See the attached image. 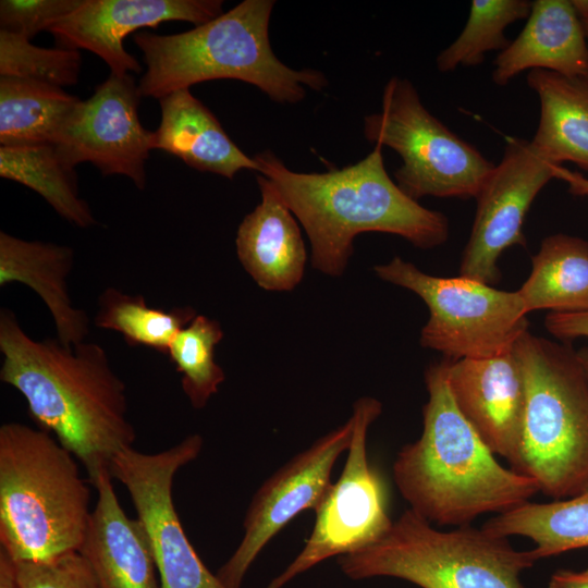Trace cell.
Returning <instances> with one entry per match:
<instances>
[{
	"instance_id": "1",
	"label": "cell",
	"mask_w": 588,
	"mask_h": 588,
	"mask_svg": "<svg viewBox=\"0 0 588 588\" xmlns=\"http://www.w3.org/2000/svg\"><path fill=\"white\" fill-rule=\"evenodd\" d=\"M0 352V380L23 395L29 417L77 458L94 487L136 439L125 383L105 348L86 341L68 347L57 338L34 340L12 310L1 308Z\"/></svg>"
},
{
	"instance_id": "2",
	"label": "cell",
	"mask_w": 588,
	"mask_h": 588,
	"mask_svg": "<svg viewBox=\"0 0 588 588\" xmlns=\"http://www.w3.org/2000/svg\"><path fill=\"white\" fill-rule=\"evenodd\" d=\"M253 158L302 223L311 244V265L324 274H343L360 233L395 234L422 249L448 240L446 217L425 208L391 180L380 145L357 163L324 173L292 171L269 150Z\"/></svg>"
},
{
	"instance_id": "3",
	"label": "cell",
	"mask_w": 588,
	"mask_h": 588,
	"mask_svg": "<svg viewBox=\"0 0 588 588\" xmlns=\"http://www.w3.org/2000/svg\"><path fill=\"white\" fill-rule=\"evenodd\" d=\"M425 383L422 432L393 463L394 482L412 511L430 524L465 526L540 491L531 477L503 467L464 418L450 391L445 359L428 366Z\"/></svg>"
},
{
	"instance_id": "4",
	"label": "cell",
	"mask_w": 588,
	"mask_h": 588,
	"mask_svg": "<svg viewBox=\"0 0 588 588\" xmlns=\"http://www.w3.org/2000/svg\"><path fill=\"white\" fill-rule=\"evenodd\" d=\"M273 0H244L194 28L173 35L137 32L146 71L138 82L142 97H162L212 79L230 78L258 87L273 101L295 103L305 86L321 90L328 82L316 70H293L273 53L269 21Z\"/></svg>"
},
{
	"instance_id": "5",
	"label": "cell",
	"mask_w": 588,
	"mask_h": 588,
	"mask_svg": "<svg viewBox=\"0 0 588 588\" xmlns=\"http://www.w3.org/2000/svg\"><path fill=\"white\" fill-rule=\"evenodd\" d=\"M78 463L40 428L1 425L0 549L15 562H48L79 550L93 509Z\"/></svg>"
},
{
	"instance_id": "6",
	"label": "cell",
	"mask_w": 588,
	"mask_h": 588,
	"mask_svg": "<svg viewBox=\"0 0 588 588\" xmlns=\"http://www.w3.org/2000/svg\"><path fill=\"white\" fill-rule=\"evenodd\" d=\"M526 385L516 471L541 492L571 498L588 488V380L566 343L525 332L514 346Z\"/></svg>"
},
{
	"instance_id": "7",
	"label": "cell",
	"mask_w": 588,
	"mask_h": 588,
	"mask_svg": "<svg viewBox=\"0 0 588 588\" xmlns=\"http://www.w3.org/2000/svg\"><path fill=\"white\" fill-rule=\"evenodd\" d=\"M536 561L507 537L469 525L437 530L411 509L373 543L338 559L352 579L395 577L420 588H524L519 575Z\"/></svg>"
},
{
	"instance_id": "8",
	"label": "cell",
	"mask_w": 588,
	"mask_h": 588,
	"mask_svg": "<svg viewBox=\"0 0 588 588\" xmlns=\"http://www.w3.org/2000/svg\"><path fill=\"white\" fill-rule=\"evenodd\" d=\"M381 111L364 118V135L402 158L396 184L411 198L476 197L495 164L422 105L414 85L392 77Z\"/></svg>"
},
{
	"instance_id": "9",
	"label": "cell",
	"mask_w": 588,
	"mask_h": 588,
	"mask_svg": "<svg viewBox=\"0 0 588 588\" xmlns=\"http://www.w3.org/2000/svg\"><path fill=\"white\" fill-rule=\"evenodd\" d=\"M376 274L418 295L430 317L420 333L422 347L449 359L497 356L514 348L528 331L517 293L464 275L436 277L400 257L373 267Z\"/></svg>"
},
{
	"instance_id": "10",
	"label": "cell",
	"mask_w": 588,
	"mask_h": 588,
	"mask_svg": "<svg viewBox=\"0 0 588 588\" xmlns=\"http://www.w3.org/2000/svg\"><path fill=\"white\" fill-rule=\"evenodd\" d=\"M381 411L375 397L355 402L353 434L342 473L315 511V525L303 549L267 588H283L324 560L363 549L391 526L385 485L367 455L368 429Z\"/></svg>"
},
{
	"instance_id": "11",
	"label": "cell",
	"mask_w": 588,
	"mask_h": 588,
	"mask_svg": "<svg viewBox=\"0 0 588 588\" xmlns=\"http://www.w3.org/2000/svg\"><path fill=\"white\" fill-rule=\"evenodd\" d=\"M203 444L193 433L156 453L124 449L111 464L110 474L127 490L147 536L161 588H226L192 546L173 502L175 474L197 458Z\"/></svg>"
},
{
	"instance_id": "12",
	"label": "cell",
	"mask_w": 588,
	"mask_h": 588,
	"mask_svg": "<svg viewBox=\"0 0 588 588\" xmlns=\"http://www.w3.org/2000/svg\"><path fill=\"white\" fill-rule=\"evenodd\" d=\"M353 420L317 439L274 471L254 494L245 514L240 544L216 573L226 588H241L266 544L296 515L316 511L331 482L336 460L346 452Z\"/></svg>"
},
{
	"instance_id": "13",
	"label": "cell",
	"mask_w": 588,
	"mask_h": 588,
	"mask_svg": "<svg viewBox=\"0 0 588 588\" xmlns=\"http://www.w3.org/2000/svg\"><path fill=\"white\" fill-rule=\"evenodd\" d=\"M501 161L477 194L471 233L462 255L460 274L489 285L500 280L498 260L513 245L526 244V215L553 177V163L530 140L505 137Z\"/></svg>"
},
{
	"instance_id": "14",
	"label": "cell",
	"mask_w": 588,
	"mask_h": 588,
	"mask_svg": "<svg viewBox=\"0 0 588 588\" xmlns=\"http://www.w3.org/2000/svg\"><path fill=\"white\" fill-rule=\"evenodd\" d=\"M140 97L131 74L110 73L60 133L54 146L63 161L72 168L89 162L103 175H124L144 189L154 132L139 121Z\"/></svg>"
},
{
	"instance_id": "15",
	"label": "cell",
	"mask_w": 588,
	"mask_h": 588,
	"mask_svg": "<svg viewBox=\"0 0 588 588\" xmlns=\"http://www.w3.org/2000/svg\"><path fill=\"white\" fill-rule=\"evenodd\" d=\"M222 4L221 0H82L48 32L60 47L95 53L112 74L139 73V62L123 45L128 34L170 21L198 26L219 16Z\"/></svg>"
},
{
	"instance_id": "16",
	"label": "cell",
	"mask_w": 588,
	"mask_h": 588,
	"mask_svg": "<svg viewBox=\"0 0 588 588\" xmlns=\"http://www.w3.org/2000/svg\"><path fill=\"white\" fill-rule=\"evenodd\" d=\"M515 346V345H514ZM456 407L493 453L517 470L526 411V385L515 350L483 358H445Z\"/></svg>"
},
{
	"instance_id": "17",
	"label": "cell",
	"mask_w": 588,
	"mask_h": 588,
	"mask_svg": "<svg viewBox=\"0 0 588 588\" xmlns=\"http://www.w3.org/2000/svg\"><path fill=\"white\" fill-rule=\"evenodd\" d=\"M112 479L105 473L94 485L97 501L78 552L100 588H161L144 528L123 511Z\"/></svg>"
},
{
	"instance_id": "18",
	"label": "cell",
	"mask_w": 588,
	"mask_h": 588,
	"mask_svg": "<svg viewBox=\"0 0 588 588\" xmlns=\"http://www.w3.org/2000/svg\"><path fill=\"white\" fill-rule=\"evenodd\" d=\"M526 70L588 75L587 38L573 1H532L524 28L494 60L492 81L503 86Z\"/></svg>"
},
{
	"instance_id": "19",
	"label": "cell",
	"mask_w": 588,
	"mask_h": 588,
	"mask_svg": "<svg viewBox=\"0 0 588 588\" xmlns=\"http://www.w3.org/2000/svg\"><path fill=\"white\" fill-rule=\"evenodd\" d=\"M261 201L237 229L236 253L253 280L267 291H292L302 281L307 254L301 230L279 191L257 176Z\"/></svg>"
},
{
	"instance_id": "20",
	"label": "cell",
	"mask_w": 588,
	"mask_h": 588,
	"mask_svg": "<svg viewBox=\"0 0 588 588\" xmlns=\"http://www.w3.org/2000/svg\"><path fill=\"white\" fill-rule=\"evenodd\" d=\"M74 266L70 246L27 241L0 232V286L19 282L34 290L50 311L57 339L71 347L89 333L87 314L73 306L68 278Z\"/></svg>"
},
{
	"instance_id": "21",
	"label": "cell",
	"mask_w": 588,
	"mask_h": 588,
	"mask_svg": "<svg viewBox=\"0 0 588 588\" xmlns=\"http://www.w3.org/2000/svg\"><path fill=\"white\" fill-rule=\"evenodd\" d=\"M160 124L154 131L152 148L180 158L201 172L232 180L242 170L258 171L254 158L229 137L216 115L189 89L159 99Z\"/></svg>"
},
{
	"instance_id": "22",
	"label": "cell",
	"mask_w": 588,
	"mask_h": 588,
	"mask_svg": "<svg viewBox=\"0 0 588 588\" xmlns=\"http://www.w3.org/2000/svg\"><path fill=\"white\" fill-rule=\"evenodd\" d=\"M527 84L540 101L532 146L553 164L568 161L588 171V82L531 70Z\"/></svg>"
},
{
	"instance_id": "23",
	"label": "cell",
	"mask_w": 588,
	"mask_h": 588,
	"mask_svg": "<svg viewBox=\"0 0 588 588\" xmlns=\"http://www.w3.org/2000/svg\"><path fill=\"white\" fill-rule=\"evenodd\" d=\"M517 293L526 314L588 311V242L563 233L546 237Z\"/></svg>"
},
{
	"instance_id": "24",
	"label": "cell",
	"mask_w": 588,
	"mask_h": 588,
	"mask_svg": "<svg viewBox=\"0 0 588 588\" xmlns=\"http://www.w3.org/2000/svg\"><path fill=\"white\" fill-rule=\"evenodd\" d=\"M79 101L54 85L0 77V146L54 145Z\"/></svg>"
},
{
	"instance_id": "25",
	"label": "cell",
	"mask_w": 588,
	"mask_h": 588,
	"mask_svg": "<svg viewBox=\"0 0 588 588\" xmlns=\"http://www.w3.org/2000/svg\"><path fill=\"white\" fill-rule=\"evenodd\" d=\"M482 528L491 534L530 538L537 560L588 547V488L550 503L526 502L490 518Z\"/></svg>"
},
{
	"instance_id": "26",
	"label": "cell",
	"mask_w": 588,
	"mask_h": 588,
	"mask_svg": "<svg viewBox=\"0 0 588 588\" xmlns=\"http://www.w3.org/2000/svg\"><path fill=\"white\" fill-rule=\"evenodd\" d=\"M0 175L35 191L69 223L82 229L97 224L78 194L75 168L54 145L0 146Z\"/></svg>"
},
{
	"instance_id": "27",
	"label": "cell",
	"mask_w": 588,
	"mask_h": 588,
	"mask_svg": "<svg viewBox=\"0 0 588 588\" xmlns=\"http://www.w3.org/2000/svg\"><path fill=\"white\" fill-rule=\"evenodd\" d=\"M196 316V310L189 306L150 307L143 295L107 287L99 295L94 323L119 332L130 346H144L168 355L176 334Z\"/></svg>"
},
{
	"instance_id": "28",
	"label": "cell",
	"mask_w": 588,
	"mask_h": 588,
	"mask_svg": "<svg viewBox=\"0 0 588 588\" xmlns=\"http://www.w3.org/2000/svg\"><path fill=\"white\" fill-rule=\"evenodd\" d=\"M531 4L528 0H473L463 30L437 58L439 71L480 65L486 53L504 50L511 42L504 35L506 27L527 19Z\"/></svg>"
},
{
	"instance_id": "29",
	"label": "cell",
	"mask_w": 588,
	"mask_h": 588,
	"mask_svg": "<svg viewBox=\"0 0 588 588\" xmlns=\"http://www.w3.org/2000/svg\"><path fill=\"white\" fill-rule=\"evenodd\" d=\"M223 339L220 323L198 315L174 338L168 356L181 373L184 394L196 409L204 408L225 380L215 359V350Z\"/></svg>"
},
{
	"instance_id": "30",
	"label": "cell",
	"mask_w": 588,
	"mask_h": 588,
	"mask_svg": "<svg viewBox=\"0 0 588 588\" xmlns=\"http://www.w3.org/2000/svg\"><path fill=\"white\" fill-rule=\"evenodd\" d=\"M82 58L70 48H42L0 29V76L66 87L78 81Z\"/></svg>"
},
{
	"instance_id": "31",
	"label": "cell",
	"mask_w": 588,
	"mask_h": 588,
	"mask_svg": "<svg viewBox=\"0 0 588 588\" xmlns=\"http://www.w3.org/2000/svg\"><path fill=\"white\" fill-rule=\"evenodd\" d=\"M15 568L21 588H100L91 566L78 551L48 562H15Z\"/></svg>"
},
{
	"instance_id": "32",
	"label": "cell",
	"mask_w": 588,
	"mask_h": 588,
	"mask_svg": "<svg viewBox=\"0 0 588 588\" xmlns=\"http://www.w3.org/2000/svg\"><path fill=\"white\" fill-rule=\"evenodd\" d=\"M82 0H1V29L32 39L75 10Z\"/></svg>"
},
{
	"instance_id": "33",
	"label": "cell",
	"mask_w": 588,
	"mask_h": 588,
	"mask_svg": "<svg viewBox=\"0 0 588 588\" xmlns=\"http://www.w3.org/2000/svg\"><path fill=\"white\" fill-rule=\"evenodd\" d=\"M544 326L548 332L564 342L588 338V311L549 313Z\"/></svg>"
},
{
	"instance_id": "34",
	"label": "cell",
	"mask_w": 588,
	"mask_h": 588,
	"mask_svg": "<svg viewBox=\"0 0 588 588\" xmlns=\"http://www.w3.org/2000/svg\"><path fill=\"white\" fill-rule=\"evenodd\" d=\"M553 177L565 182L568 191L575 196H588V179L579 172L572 171L562 164L553 166Z\"/></svg>"
},
{
	"instance_id": "35",
	"label": "cell",
	"mask_w": 588,
	"mask_h": 588,
	"mask_svg": "<svg viewBox=\"0 0 588 588\" xmlns=\"http://www.w3.org/2000/svg\"><path fill=\"white\" fill-rule=\"evenodd\" d=\"M549 588H588V569L558 571L551 576Z\"/></svg>"
},
{
	"instance_id": "36",
	"label": "cell",
	"mask_w": 588,
	"mask_h": 588,
	"mask_svg": "<svg viewBox=\"0 0 588 588\" xmlns=\"http://www.w3.org/2000/svg\"><path fill=\"white\" fill-rule=\"evenodd\" d=\"M0 588H21L14 560L0 549Z\"/></svg>"
},
{
	"instance_id": "37",
	"label": "cell",
	"mask_w": 588,
	"mask_h": 588,
	"mask_svg": "<svg viewBox=\"0 0 588 588\" xmlns=\"http://www.w3.org/2000/svg\"><path fill=\"white\" fill-rule=\"evenodd\" d=\"M581 20L588 44V0H572Z\"/></svg>"
},
{
	"instance_id": "38",
	"label": "cell",
	"mask_w": 588,
	"mask_h": 588,
	"mask_svg": "<svg viewBox=\"0 0 588 588\" xmlns=\"http://www.w3.org/2000/svg\"><path fill=\"white\" fill-rule=\"evenodd\" d=\"M578 362L588 380V347H583L576 352Z\"/></svg>"
},
{
	"instance_id": "39",
	"label": "cell",
	"mask_w": 588,
	"mask_h": 588,
	"mask_svg": "<svg viewBox=\"0 0 588 588\" xmlns=\"http://www.w3.org/2000/svg\"><path fill=\"white\" fill-rule=\"evenodd\" d=\"M587 82H588V75L586 77H584Z\"/></svg>"
}]
</instances>
